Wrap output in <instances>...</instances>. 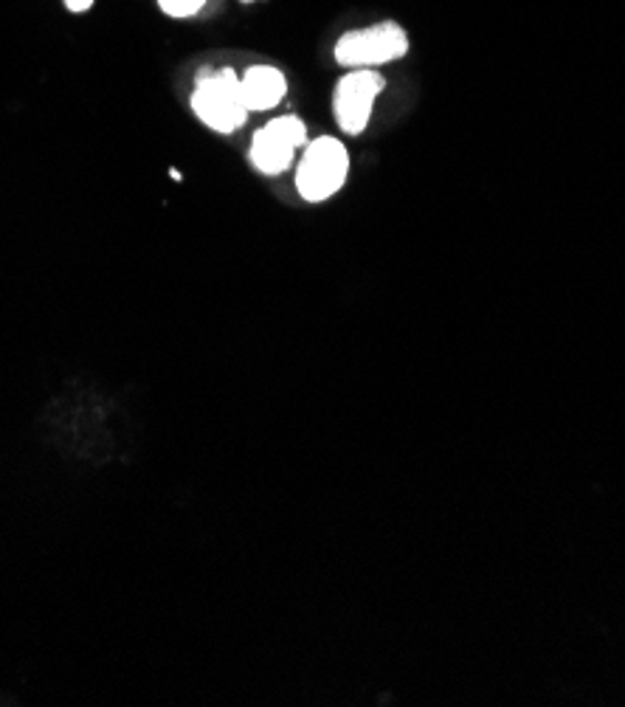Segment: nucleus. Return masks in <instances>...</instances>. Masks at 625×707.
<instances>
[{
    "mask_svg": "<svg viewBox=\"0 0 625 707\" xmlns=\"http://www.w3.org/2000/svg\"><path fill=\"white\" fill-rule=\"evenodd\" d=\"M158 3L172 18H192L195 12H201L206 0H158Z\"/></svg>",
    "mask_w": 625,
    "mask_h": 707,
    "instance_id": "obj_7",
    "label": "nucleus"
},
{
    "mask_svg": "<svg viewBox=\"0 0 625 707\" xmlns=\"http://www.w3.org/2000/svg\"><path fill=\"white\" fill-rule=\"evenodd\" d=\"M192 107H195V116L217 133H234L248 119L243 85L232 69L203 74L192 93Z\"/></svg>",
    "mask_w": 625,
    "mask_h": 707,
    "instance_id": "obj_1",
    "label": "nucleus"
},
{
    "mask_svg": "<svg viewBox=\"0 0 625 707\" xmlns=\"http://www.w3.org/2000/svg\"><path fill=\"white\" fill-rule=\"evenodd\" d=\"M347 170H350V155L344 150L338 139H316L307 144L305 158L296 173V186L299 195L307 204H321L327 197L336 195L347 181Z\"/></svg>",
    "mask_w": 625,
    "mask_h": 707,
    "instance_id": "obj_2",
    "label": "nucleus"
},
{
    "mask_svg": "<svg viewBox=\"0 0 625 707\" xmlns=\"http://www.w3.org/2000/svg\"><path fill=\"white\" fill-rule=\"evenodd\" d=\"M246 3H252V0H246Z\"/></svg>",
    "mask_w": 625,
    "mask_h": 707,
    "instance_id": "obj_9",
    "label": "nucleus"
},
{
    "mask_svg": "<svg viewBox=\"0 0 625 707\" xmlns=\"http://www.w3.org/2000/svg\"><path fill=\"white\" fill-rule=\"evenodd\" d=\"M239 85H243V99H246L248 113L270 111L288 93L285 74L279 69H270V65H254V69H248L246 76L239 80Z\"/></svg>",
    "mask_w": 625,
    "mask_h": 707,
    "instance_id": "obj_6",
    "label": "nucleus"
},
{
    "mask_svg": "<svg viewBox=\"0 0 625 707\" xmlns=\"http://www.w3.org/2000/svg\"><path fill=\"white\" fill-rule=\"evenodd\" d=\"M380 91H383V76L369 69L350 71V74L338 82L332 105H336V119L347 136L363 133Z\"/></svg>",
    "mask_w": 625,
    "mask_h": 707,
    "instance_id": "obj_4",
    "label": "nucleus"
},
{
    "mask_svg": "<svg viewBox=\"0 0 625 707\" xmlns=\"http://www.w3.org/2000/svg\"><path fill=\"white\" fill-rule=\"evenodd\" d=\"M307 142L305 124L296 116H279L274 122L265 124L254 136L252 144V161L259 173L279 175L285 173L294 161L296 147Z\"/></svg>",
    "mask_w": 625,
    "mask_h": 707,
    "instance_id": "obj_5",
    "label": "nucleus"
},
{
    "mask_svg": "<svg viewBox=\"0 0 625 707\" xmlns=\"http://www.w3.org/2000/svg\"><path fill=\"white\" fill-rule=\"evenodd\" d=\"M65 7L71 12H85V9L93 7V0H65Z\"/></svg>",
    "mask_w": 625,
    "mask_h": 707,
    "instance_id": "obj_8",
    "label": "nucleus"
},
{
    "mask_svg": "<svg viewBox=\"0 0 625 707\" xmlns=\"http://www.w3.org/2000/svg\"><path fill=\"white\" fill-rule=\"evenodd\" d=\"M409 51V38L398 23H378L350 31L336 43V60L344 69H375L383 62L400 60Z\"/></svg>",
    "mask_w": 625,
    "mask_h": 707,
    "instance_id": "obj_3",
    "label": "nucleus"
}]
</instances>
